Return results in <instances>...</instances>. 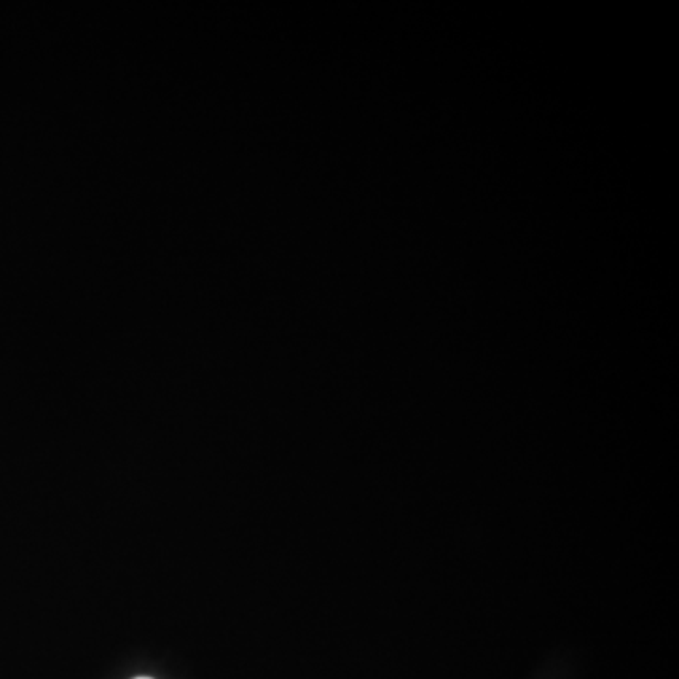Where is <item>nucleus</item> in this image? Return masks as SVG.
I'll use <instances>...</instances> for the list:
<instances>
[{
    "label": "nucleus",
    "instance_id": "nucleus-1",
    "mask_svg": "<svg viewBox=\"0 0 679 679\" xmlns=\"http://www.w3.org/2000/svg\"><path fill=\"white\" fill-rule=\"evenodd\" d=\"M136 679H152V678H136Z\"/></svg>",
    "mask_w": 679,
    "mask_h": 679
}]
</instances>
